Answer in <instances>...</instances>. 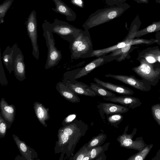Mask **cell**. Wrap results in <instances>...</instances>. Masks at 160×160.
Returning a JSON list of instances; mask_svg holds the SVG:
<instances>
[{"label": "cell", "instance_id": "cell-23", "mask_svg": "<svg viewBox=\"0 0 160 160\" xmlns=\"http://www.w3.org/2000/svg\"><path fill=\"white\" fill-rule=\"evenodd\" d=\"M90 86L95 92L97 96L103 98H109L116 96L115 94L112 92L96 83H90Z\"/></svg>", "mask_w": 160, "mask_h": 160}, {"label": "cell", "instance_id": "cell-24", "mask_svg": "<svg viewBox=\"0 0 160 160\" xmlns=\"http://www.w3.org/2000/svg\"><path fill=\"white\" fill-rule=\"evenodd\" d=\"M132 46L130 42L124 47L116 50L112 52L110 54L112 56L120 55V57L116 60L118 62H120L127 58Z\"/></svg>", "mask_w": 160, "mask_h": 160}, {"label": "cell", "instance_id": "cell-39", "mask_svg": "<svg viewBox=\"0 0 160 160\" xmlns=\"http://www.w3.org/2000/svg\"><path fill=\"white\" fill-rule=\"evenodd\" d=\"M126 0H113V6L123 4Z\"/></svg>", "mask_w": 160, "mask_h": 160}, {"label": "cell", "instance_id": "cell-1", "mask_svg": "<svg viewBox=\"0 0 160 160\" xmlns=\"http://www.w3.org/2000/svg\"><path fill=\"white\" fill-rule=\"evenodd\" d=\"M81 136L80 130L73 122L60 127L58 132V139L54 147L55 154L60 153L59 160L64 159L72 154L77 141Z\"/></svg>", "mask_w": 160, "mask_h": 160}, {"label": "cell", "instance_id": "cell-13", "mask_svg": "<svg viewBox=\"0 0 160 160\" xmlns=\"http://www.w3.org/2000/svg\"><path fill=\"white\" fill-rule=\"evenodd\" d=\"M12 137L22 158L27 160H33L38 159V153L34 149L28 145L24 142L20 140L15 134L12 135Z\"/></svg>", "mask_w": 160, "mask_h": 160}, {"label": "cell", "instance_id": "cell-40", "mask_svg": "<svg viewBox=\"0 0 160 160\" xmlns=\"http://www.w3.org/2000/svg\"><path fill=\"white\" fill-rule=\"evenodd\" d=\"M105 1V2L107 5L109 6H113V0H102Z\"/></svg>", "mask_w": 160, "mask_h": 160}, {"label": "cell", "instance_id": "cell-14", "mask_svg": "<svg viewBox=\"0 0 160 160\" xmlns=\"http://www.w3.org/2000/svg\"><path fill=\"white\" fill-rule=\"evenodd\" d=\"M0 112L10 128L13 122L15 115V107L12 104H9L3 98H1L0 102Z\"/></svg>", "mask_w": 160, "mask_h": 160}, {"label": "cell", "instance_id": "cell-9", "mask_svg": "<svg viewBox=\"0 0 160 160\" xmlns=\"http://www.w3.org/2000/svg\"><path fill=\"white\" fill-rule=\"evenodd\" d=\"M62 82L77 95L92 97L97 96L90 86L82 82L65 78H63Z\"/></svg>", "mask_w": 160, "mask_h": 160}, {"label": "cell", "instance_id": "cell-21", "mask_svg": "<svg viewBox=\"0 0 160 160\" xmlns=\"http://www.w3.org/2000/svg\"><path fill=\"white\" fill-rule=\"evenodd\" d=\"M132 136L131 134H128L125 131L122 135L118 137L117 140L121 147L128 149H138L139 143L133 141Z\"/></svg>", "mask_w": 160, "mask_h": 160}, {"label": "cell", "instance_id": "cell-42", "mask_svg": "<svg viewBox=\"0 0 160 160\" xmlns=\"http://www.w3.org/2000/svg\"><path fill=\"white\" fill-rule=\"evenodd\" d=\"M156 1H157V2L159 3H160V0H156Z\"/></svg>", "mask_w": 160, "mask_h": 160}, {"label": "cell", "instance_id": "cell-16", "mask_svg": "<svg viewBox=\"0 0 160 160\" xmlns=\"http://www.w3.org/2000/svg\"><path fill=\"white\" fill-rule=\"evenodd\" d=\"M93 80L96 83L102 87L119 94L130 95L133 94L134 93L132 90L123 85L104 81L96 78H94Z\"/></svg>", "mask_w": 160, "mask_h": 160}, {"label": "cell", "instance_id": "cell-29", "mask_svg": "<svg viewBox=\"0 0 160 160\" xmlns=\"http://www.w3.org/2000/svg\"><path fill=\"white\" fill-rule=\"evenodd\" d=\"M123 117L120 113H116L107 115V119L112 125L116 127L122 120Z\"/></svg>", "mask_w": 160, "mask_h": 160}, {"label": "cell", "instance_id": "cell-10", "mask_svg": "<svg viewBox=\"0 0 160 160\" xmlns=\"http://www.w3.org/2000/svg\"><path fill=\"white\" fill-rule=\"evenodd\" d=\"M93 51L92 41L89 32L83 42L71 53V59H77L91 57Z\"/></svg>", "mask_w": 160, "mask_h": 160}, {"label": "cell", "instance_id": "cell-25", "mask_svg": "<svg viewBox=\"0 0 160 160\" xmlns=\"http://www.w3.org/2000/svg\"><path fill=\"white\" fill-rule=\"evenodd\" d=\"M107 138L106 134L101 133L96 136L93 137L88 143L87 148L88 150L101 146L105 142Z\"/></svg>", "mask_w": 160, "mask_h": 160}, {"label": "cell", "instance_id": "cell-7", "mask_svg": "<svg viewBox=\"0 0 160 160\" xmlns=\"http://www.w3.org/2000/svg\"><path fill=\"white\" fill-rule=\"evenodd\" d=\"M13 46L14 75L18 80L22 81L26 78V65L24 61V56L16 43L13 44Z\"/></svg>", "mask_w": 160, "mask_h": 160}, {"label": "cell", "instance_id": "cell-41", "mask_svg": "<svg viewBox=\"0 0 160 160\" xmlns=\"http://www.w3.org/2000/svg\"><path fill=\"white\" fill-rule=\"evenodd\" d=\"M138 1H139L140 2H148V0H137Z\"/></svg>", "mask_w": 160, "mask_h": 160}, {"label": "cell", "instance_id": "cell-28", "mask_svg": "<svg viewBox=\"0 0 160 160\" xmlns=\"http://www.w3.org/2000/svg\"><path fill=\"white\" fill-rule=\"evenodd\" d=\"M14 0H6L0 5V24L4 22V18Z\"/></svg>", "mask_w": 160, "mask_h": 160}, {"label": "cell", "instance_id": "cell-38", "mask_svg": "<svg viewBox=\"0 0 160 160\" xmlns=\"http://www.w3.org/2000/svg\"><path fill=\"white\" fill-rule=\"evenodd\" d=\"M156 58L158 61L160 63V50L155 49L150 52Z\"/></svg>", "mask_w": 160, "mask_h": 160}, {"label": "cell", "instance_id": "cell-34", "mask_svg": "<svg viewBox=\"0 0 160 160\" xmlns=\"http://www.w3.org/2000/svg\"><path fill=\"white\" fill-rule=\"evenodd\" d=\"M152 112L154 117L160 125V105H156L152 108Z\"/></svg>", "mask_w": 160, "mask_h": 160}, {"label": "cell", "instance_id": "cell-3", "mask_svg": "<svg viewBox=\"0 0 160 160\" xmlns=\"http://www.w3.org/2000/svg\"><path fill=\"white\" fill-rule=\"evenodd\" d=\"M42 28L43 30L55 33L70 43L76 38L82 30L57 18L54 19L52 23L47 20H44L42 24Z\"/></svg>", "mask_w": 160, "mask_h": 160}, {"label": "cell", "instance_id": "cell-5", "mask_svg": "<svg viewBox=\"0 0 160 160\" xmlns=\"http://www.w3.org/2000/svg\"><path fill=\"white\" fill-rule=\"evenodd\" d=\"M43 35L45 38L46 46L48 48L47 58L45 69H48L57 66L61 60L62 55L61 51L55 46V41L52 33L43 30Z\"/></svg>", "mask_w": 160, "mask_h": 160}, {"label": "cell", "instance_id": "cell-2", "mask_svg": "<svg viewBox=\"0 0 160 160\" xmlns=\"http://www.w3.org/2000/svg\"><path fill=\"white\" fill-rule=\"evenodd\" d=\"M129 8L126 3L98 9L90 15L82 24L84 30L112 21L121 16Z\"/></svg>", "mask_w": 160, "mask_h": 160}, {"label": "cell", "instance_id": "cell-6", "mask_svg": "<svg viewBox=\"0 0 160 160\" xmlns=\"http://www.w3.org/2000/svg\"><path fill=\"white\" fill-rule=\"evenodd\" d=\"M28 35L31 40L32 47V54L38 60L39 51L38 43V23L36 12L33 10L30 12L25 22Z\"/></svg>", "mask_w": 160, "mask_h": 160}, {"label": "cell", "instance_id": "cell-17", "mask_svg": "<svg viewBox=\"0 0 160 160\" xmlns=\"http://www.w3.org/2000/svg\"><path fill=\"white\" fill-rule=\"evenodd\" d=\"M56 88L60 94L67 100L72 103H78L80 99L78 95L70 89L62 81L58 82Z\"/></svg>", "mask_w": 160, "mask_h": 160}, {"label": "cell", "instance_id": "cell-19", "mask_svg": "<svg viewBox=\"0 0 160 160\" xmlns=\"http://www.w3.org/2000/svg\"><path fill=\"white\" fill-rule=\"evenodd\" d=\"M105 100L119 103L129 108H134L137 106L139 100L129 96L124 95L109 98H103Z\"/></svg>", "mask_w": 160, "mask_h": 160}, {"label": "cell", "instance_id": "cell-22", "mask_svg": "<svg viewBox=\"0 0 160 160\" xmlns=\"http://www.w3.org/2000/svg\"><path fill=\"white\" fill-rule=\"evenodd\" d=\"M13 48L7 46L4 51L2 57L3 62L9 74L14 70V63L13 59Z\"/></svg>", "mask_w": 160, "mask_h": 160}, {"label": "cell", "instance_id": "cell-15", "mask_svg": "<svg viewBox=\"0 0 160 160\" xmlns=\"http://www.w3.org/2000/svg\"><path fill=\"white\" fill-rule=\"evenodd\" d=\"M54 3L55 8H52L55 12L65 16L67 20L75 21L76 18V13L61 0H52Z\"/></svg>", "mask_w": 160, "mask_h": 160}, {"label": "cell", "instance_id": "cell-4", "mask_svg": "<svg viewBox=\"0 0 160 160\" xmlns=\"http://www.w3.org/2000/svg\"><path fill=\"white\" fill-rule=\"evenodd\" d=\"M120 56V55L112 56L109 54L97 58L83 67L66 72L63 74V78L77 80L87 75L96 68L116 60Z\"/></svg>", "mask_w": 160, "mask_h": 160}, {"label": "cell", "instance_id": "cell-36", "mask_svg": "<svg viewBox=\"0 0 160 160\" xmlns=\"http://www.w3.org/2000/svg\"><path fill=\"white\" fill-rule=\"evenodd\" d=\"M144 58L146 61L149 63L152 64L157 61L155 58L150 53L147 54Z\"/></svg>", "mask_w": 160, "mask_h": 160}, {"label": "cell", "instance_id": "cell-32", "mask_svg": "<svg viewBox=\"0 0 160 160\" xmlns=\"http://www.w3.org/2000/svg\"><path fill=\"white\" fill-rule=\"evenodd\" d=\"M8 128V125L0 112V138H4Z\"/></svg>", "mask_w": 160, "mask_h": 160}, {"label": "cell", "instance_id": "cell-26", "mask_svg": "<svg viewBox=\"0 0 160 160\" xmlns=\"http://www.w3.org/2000/svg\"><path fill=\"white\" fill-rule=\"evenodd\" d=\"M160 30V22H155L146 28L137 32L135 37L138 38L145 34Z\"/></svg>", "mask_w": 160, "mask_h": 160}, {"label": "cell", "instance_id": "cell-33", "mask_svg": "<svg viewBox=\"0 0 160 160\" xmlns=\"http://www.w3.org/2000/svg\"><path fill=\"white\" fill-rule=\"evenodd\" d=\"M0 83L3 86L7 85L8 84V81L6 78L5 72L2 66V58L0 53Z\"/></svg>", "mask_w": 160, "mask_h": 160}, {"label": "cell", "instance_id": "cell-30", "mask_svg": "<svg viewBox=\"0 0 160 160\" xmlns=\"http://www.w3.org/2000/svg\"><path fill=\"white\" fill-rule=\"evenodd\" d=\"M87 145L88 143L83 145L73 156L70 158L69 160H82L89 151L87 148Z\"/></svg>", "mask_w": 160, "mask_h": 160}, {"label": "cell", "instance_id": "cell-12", "mask_svg": "<svg viewBox=\"0 0 160 160\" xmlns=\"http://www.w3.org/2000/svg\"><path fill=\"white\" fill-rule=\"evenodd\" d=\"M105 76L119 80L137 89L143 91H147V88L143 82L137 79L133 76L108 74H106Z\"/></svg>", "mask_w": 160, "mask_h": 160}, {"label": "cell", "instance_id": "cell-37", "mask_svg": "<svg viewBox=\"0 0 160 160\" xmlns=\"http://www.w3.org/2000/svg\"><path fill=\"white\" fill-rule=\"evenodd\" d=\"M71 2L73 5L80 8H83L84 6L83 0H71Z\"/></svg>", "mask_w": 160, "mask_h": 160}, {"label": "cell", "instance_id": "cell-8", "mask_svg": "<svg viewBox=\"0 0 160 160\" xmlns=\"http://www.w3.org/2000/svg\"><path fill=\"white\" fill-rule=\"evenodd\" d=\"M132 69L140 77L149 81H153L160 74V69H154L151 64L147 62L145 59L141 61L139 65Z\"/></svg>", "mask_w": 160, "mask_h": 160}, {"label": "cell", "instance_id": "cell-35", "mask_svg": "<svg viewBox=\"0 0 160 160\" xmlns=\"http://www.w3.org/2000/svg\"><path fill=\"white\" fill-rule=\"evenodd\" d=\"M77 114L73 113L69 115L65 118L62 122V126L68 125L73 122V121L76 118Z\"/></svg>", "mask_w": 160, "mask_h": 160}, {"label": "cell", "instance_id": "cell-27", "mask_svg": "<svg viewBox=\"0 0 160 160\" xmlns=\"http://www.w3.org/2000/svg\"><path fill=\"white\" fill-rule=\"evenodd\" d=\"M109 144L110 143L108 142L103 146L96 147L90 150V156L91 160H95L103 154L108 149Z\"/></svg>", "mask_w": 160, "mask_h": 160}, {"label": "cell", "instance_id": "cell-20", "mask_svg": "<svg viewBox=\"0 0 160 160\" xmlns=\"http://www.w3.org/2000/svg\"><path fill=\"white\" fill-rule=\"evenodd\" d=\"M33 108L36 116L40 122L44 127H47L48 125L46 121L50 118L49 114V108H47L41 103L35 102L33 104Z\"/></svg>", "mask_w": 160, "mask_h": 160}, {"label": "cell", "instance_id": "cell-31", "mask_svg": "<svg viewBox=\"0 0 160 160\" xmlns=\"http://www.w3.org/2000/svg\"><path fill=\"white\" fill-rule=\"evenodd\" d=\"M150 150V147H147L142 150L140 153H138L131 156L127 160H143L149 152Z\"/></svg>", "mask_w": 160, "mask_h": 160}, {"label": "cell", "instance_id": "cell-18", "mask_svg": "<svg viewBox=\"0 0 160 160\" xmlns=\"http://www.w3.org/2000/svg\"><path fill=\"white\" fill-rule=\"evenodd\" d=\"M98 106L101 112L107 115L123 113L129 110V108L126 106L110 103L101 102Z\"/></svg>", "mask_w": 160, "mask_h": 160}, {"label": "cell", "instance_id": "cell-11", "mask_svg": "<svg viewBox=\"0 0 160 160\" xmlns=\"http://www.w3.org/2000/svg\"><path fill=\"white\" fill-rule=\"evenodd\" d=\"M136 31L132 29L129 31L127 37L121 42L113 46L103 49L93 50L92 57H99L112 52L114 51L124 47L131 40L135 38Z\"/></svg>", "mask_w": 160, "mask_h": 160}]
</instances>
